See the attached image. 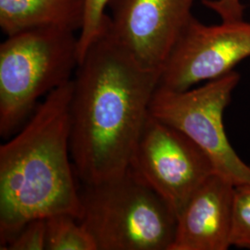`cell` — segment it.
Wrapping results in <instances>:
<instances>
[{
  "label": "cell",
  "mask_w": 250,
  "mask_h": 250,
  "mask_svg": "<svg viewBox=\"0 0 250 250\" xmlns=\"http://www.w3.org/2000/svg\"><path fill=\"white\" fill-rule=\"evenodd\" d=\"M107 19L72 79L70 147L75 174L84 185L129 169L161 78V72L145 67L117 42Z\"/></svg>",
  "instance_id": "6da1fadb"
},
{
  "label": "cell",
  "mask_w": 250,
  "mask_h": 250,
  "mask_svg": "<svg viewBox=\"0 0 250 250\" xmlns=\"http://www.w3.org/2000/svg\"><path fill=\"white\" fill-rule=\"evenodd\" d=\"M72 88V80L46 95L0 146V247L31 220L60 213L80 218L70 147Z\"/></svg>",
  "instance_id": "7a4b0ae2"
},
{
  "label": "cell",
  "mask_w": 250,
  "mask_h": 250,
  "mask_svg": "<svg viewBox=\"0 0 250 250\" xmlns=\"http://www.w3.org/2000/svg\"><path fill=\"white\" fill-rule=\"evenodd\" d=\"M81 192L79 222L98 250H170L177 217L130 168Z\"/></svg>",
  "instance_id": "3957f363"
},
{
  "label": "cell",
  "mask_w": 250,
  "mask_h": 250,
  "mask_svg": "<svg viewBox=\"0 0 250 250\" xmlns=\"http://www.w3.org/2000/svg\"><path fill=\"white\" fill-rule=\"evenodd\" d=\"M78 63L74 32L39 28L8 36L0 45V135L13 134L40 98L72 81Z\"/></svg>",
  "instance_id": "277c9868"
},
{
  "label": "cell",
  "mask_w": 250,
  "mask_h": 250,
  "mask_svg": "<svg viewBox=\"0 0 250 250\" xmlns=\"http://www.w3.org/2000/svg\"><path fill=\"white\" fill-rule=\"evenodd\" d=\"M241 79L232 71L197 88L184 91L158 86L149 114L186 134L205 152L217 174L232 185L250 184V166L237 155L225 132L224 113Z\"/></svg>",
  "instance_id": "5b68a950"
},
{
  "label": "cell",
  "mask_w": 250,
  "mask_h": 250,
  "mask_svg": "<svg viewBox=\"0 0 250 250\" xmlns=\"http://www.w3.org/2000/svg\"><path fill=\"white\" fill-rule=\"evenodd\" d=\"M129 168L177 215L216 172L209 157L186 134L150 114L135 145Z\"/></svg>",
  "instance_id": "8992f818"
},
{
  "label": "cell",
  "mask_w": 250,
  "mask_h": 250,
  "mask_svg": "<svg viewBox=\"0 0 250 250\" xmlns=\"http://www.w3.org/2000/svg\"><path fill=\"white\" fill-rule=\"evenodd\" d=\"M250 57V22L244 20L206 25L192 19L173 47L159 86L184 91L234 71Z\"/></svg>",
  "instance_id": "52a82bcc"
},
{
  "label": "cell",
  "mask_w": 250,
  "mask_h": 250,
  "mask_svg": "<svg viewBox=\"0 0 250 250\" xmlns=\"http://www.w3.org/2000/svg\"><path fill=\"white\" fill-rule=\"evenodd\" d=\"M195 1L110 0L108 31L145 67L161 72L194 18Z\"/></svg>",
  "instance_id": "ba28073f"
},
{
  "label": "cell",
  "mask_w": 250,
  "mask_h": 250,
  "mask_svg": "<svg viewBox=\"0 0 250 250\" xmlns=\"http://www.w3.org/2000/svg\"><path fill=\"white\" fill-rule=\"evenodd\" d=\"M234 186L215 173L177 215L170 250H228Z\"/></svg>",
  "instance_id": "9c48e42d"
},
{
  "label": "cell",
  "mask_w": 250,
  "mask_h": 250,
  "mask_svg": "<svg viewBox=\"0 0 250 250\" xmlns=\"http://www.w3.org/2000/svg\"><path fill=\"white\" fill-rule=\"evenodd\" d=\"M86 0H0V27L7 36L39 28L81 31Z\"/></svg>",
  "instance_id": "30bf717a"
},
{
  "label": "cell",
  "mask_w": 250,
  "mask_h": 250,
  "mask_svg": "<svg viewBox=\"0 0 250 250\" xmlns=\"http://www.w3.org/2000/svg\"><path fill=\"white\" fill-rule=\"evenodd\" d=\"M45 250H98L89 232L73 215H51L45 218Z\"/></svg>",
  "instance_id": "8fae6325"
},
{
  "label": "cell",
  "mask_w": 250,
  "mask_h": 250,
  "mask_svg": "<svg viewBox=\"0 0 250 250\" xmlns=\"http://www.w3.org/2000/svg\"><path fill=\"white\" fill-rule=\"evenodd\" d=\"M230 242L232 247L250 250V184L233 189Z\"/></svg>",
  "instance_id": "7c38bea8"
},
{
  "label": "cell",
  "mask_w": 250,
  "mask_h": 250,
  "mask_svg": "<svg viewBox=\"0 0 250 250\" xmlns=\"http://www.w3.org/2000/svg\"><path fill=\"white\" fill-rule=\"evenodd\" d=\"M110 0H86V13L83 26L78 36L79 62L89 45L97 39L105 23L106 12Z\"/></svg>",
  "instance_id": "4fadbf2b"
},
{
  "label": "cell",
  "mask_w": 250,
  "mask_h": 250,
  "mask_svg": "<svg viewBox=\"0 0 250 250\" xmlns=\"http://www.w3.org/2000/svg\"><path fill=\"white\" fill-rule=\"evenodd\" d=\"M45 218L29 221L18 232L10 236L1 250H45Z\"/></svg>",
  "instance_id": "5bb4252c"
},
{
  "label": "cell",
  "mask_w": 250,
  "mask_h": 250,
  "mask_svg": "<svg viewBox=\"0 0 250 250\" xmlns=\"http://www.w3.org/2000/svg\"><path fill=\"white\" fill-rule=\"evenodd\" d=\"M206 8L213 10L222 21H241L244 18L245 6L240 0H202Z\"/></svg>",
  "instance_id": "9a60e30c"
},
{
  "label": "cell",
  "mask_w": 250,
  "mask_h": 250,
  "mask_svg": "<svg viewBox=\"0 0 250 250\" xmlns=\"http://www.w3.org/2000/svg\"></svg>",
  "instance_id": "2e32d148"
}]
</instances>
